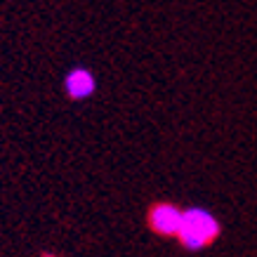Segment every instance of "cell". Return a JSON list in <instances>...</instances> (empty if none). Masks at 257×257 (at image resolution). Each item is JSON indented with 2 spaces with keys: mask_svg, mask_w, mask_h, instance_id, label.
Wrapping results in <instances>:
<instances>
[{
  "mask_svg": "<svg viewBox=\"0 0 257 257\" xmlns=\"http://www.w3.org/2000/svg\"><path fill=\"white\" fill-rule=\"evenodd\" d=\"M94 87H97L94 76L90 73V71H85V69L69 71V76H66V80H64V90H66V94H69L71 99H76V101L92 97Z\"/></svg>",
  "mask_w": 257,
  "mask_h": 257,
  "instance_id": "cell-3",
  "label": "cell"
},
{
  "mask_svg": "<svg viewBox=\"0 0 257 257\" xmlns=\"http://www.w3.org/2000/svg\"><path fill=\"white\" fill-rule=\"evenodd\" d=\"M147 224L156 236L163 238H175L182 224V208L170 201L154 203L147 212Z\"/></svg>",
  "mask_w": 257,
  "mask_h": 257,
  "instance_id": "cell-2",
  "label": "cell"
},
{
  "mask_svg": "<svg viewBox=\"0 0 257 257\" xmlns=\"http://www.w3.org/2000/svg\"><path fill=\"white\" fill-rule=\"evenodd\" d=\"M219 236H222V224L210 208L205 205L182 208V224L175 238L187 252H201V250L210 248Z\"/></svg>",
  "mask_w": 257,
  "mask_h": 257,
  "instance_id": "cell-1",
  "label": "cell"
}]
</instances>
